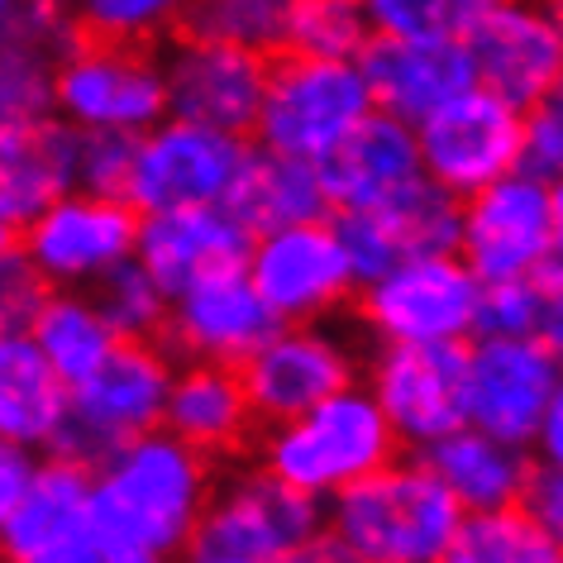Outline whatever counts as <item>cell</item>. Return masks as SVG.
<instances>
[{
	"label": "cell",
	"instance_id": "obj_20",
	"mask_svg": "<svg viewBox=\"0 0 563 563\" xmlns=\"http://www.w3.org/2000/svg\"><path fill=\"white\" fill-rule=\"evenodd\" d=\"M277 325L282 320L267 311L249 267H230V273H210L191 282V287L173 291L163 344L173 349L177 363H230V368H244Z\"/></svg>",
	"mask_w": 563,
	"mask_h": 563
},
{
	"label": "cell",
	"instance_id": "obj_7",
	"mask_svg": "<svg viewBox=\"0 0 563 563\" xmlns=\"http://www.w3.org/2000/svg\"><path fill=\"white\" fill-rule=\"evenodd\" d=\"M53 115L81 134H130L139 139L167 115L163 48L110 44L81 34L58 67Z\"/></svg>",
	"mask_w": 563,
	"mask_h": 563
},
{
	"label": "cell",
	"instance_id": "obj_10",
	"mask_svg": "<svg viewBox=\"0 0 563 563\" xmlns=\"http://www.w3.org/2000/svg\"><path fill=\"white\" fill-rule=\"evenodd\" d=\"M139 230H144V210L130 196L73 187L20 224V253L48 287L91 291L120 263L139 258Z\"/></svg>",
	"mask_w": 563,
	"mask_h": 563
},
{
	"label": "cell",
	"instance_id": "obj_3",
	"mask_svg": "<svg viewBox=\"0 0 563 563\" xmlns=\"http://www.w3.org/2000/svg\"><path fill=\"white\" fill-rule=\"evenodd\" d=\"M397 454H406V444L368 383L334 391L291 420L263 426L253 440V463H263L267 473H277L282 483L316 497L320 506H330L368 473L387 468Z\"/></svg>",
	"mask_w": 563,
	"mask_h": 563
},
{
	"label": "cell",
	"instance_id": "obj_23",
	"mask_svg": "<svg viewBox=\"0 0 563 563\" xmlns=\"http://www.w3.org/2000/svg\"><path fill=\"white\" fill-rule=\"evenodd\" d=\"M420 177H426V163H420L416 124L387 115V110H373V115L320 163L330 216L387 206V201H397L401 191H411Z\"/></svg>",
	"mask_w": 563,
	"mask_h": 563
},
{
	"label": "cell",
	"instance_id": "obj_25",
	"mask_svg": "<svg viewBox=\"0 0 563 563\" xmlns=\"http://www.w3.org/2000/svg\"><path fill=\"white\" fill-rule=\"evenodd\" d=\"M163 426L181 434L191 449H201L206 459L230 463L253 449L263 420L253 411L239 368H230V363H177Z\"/></svg>",
	"mask_w": 563,
	"mask_h": 563
},
{
	"label": "cell",
	"instance_id": "obj_27",
	"mask_svg": "<svg viewBox=\"0 0 563 563\" xmlns=\"http://www.w3.org/2000/svg\"><path fill=\"white\" fill-rule=\"evenodd\" d=\"M77 144L81 130H73L63 115L0 124V210L15 224H24L58 196L73 191Z\"/></svg>",
	"mask_w": 563,
	"mask_h": 563
},
{
	"label": "cell",
	"instance_id": "obj_38",
	"mask_svg": "<svg viewBox=\"0 0 563 563\" xmlns=\"http://www.w3.org/2000/svg\"><path fill=\"white\" fill-rule=\"evenodd\" d=\"M130 167H134V139L130 134H81L77 187L124 196V187H130Z\"/></svg>",
	"mask_w": 563,
	"mask_h": 563
},
{
	"label": "cell",
	"instance_id": "obj_4",
	"mask_svg": "<svg viewBox=\"0 0 563 563\" xmlns=\"http://www.w3.org/2000/svg\"><path fill=\"white\" fill-rule=\"evenodd\" d=\"M377 110L358 58H311L277 53L267 67L263 110L253 124V144L282 158L325 163L349 134Z\"/></svg>",
	"mask_w": 563,
	"mask_h": 563
},
{
	"label": "cell",
	"instance_id": "obj_24",
	"mask_svg": "<svg viewBox=\"0 0 563 563\" xmlns=\"http://www.w3.org/2000/svg\"><path fill=\"white\" fill-rule=\"evenodd\" d=\"M249 249H253V230L230 206L158 210V216H144V230H139V263L167 291H181L210 273L244 267Z\"/></svg>",
	"mask_w": 563,
	"mask_h": 563
},
{
	"label": "cell",
	"instance_id": "obj_21",
	"mask_svg": "<svg viewBox=\"0 0 563 563\" xmlns=\"http://www.w3.org/2000/svg\"><path fill=\"white\" fill-rule=\"evenodd\" d=\"M459 210H463L459 196H449L430 177H420L397 201L373 206V210H349V216H334V220H340V234L358 277L373 282L377 273H387V267H397L406 258H420V253H454Z\"/></svg>",
	"mask_w": 563,
	"mask_h": 563
},
{
	"label": "cell",
	"instance_id": "obj_14",
	"mask_svg": "<svg viewBox=\"0 0 563 563\" xmlns=\"http://www.w3.org/2000/svg\"><path fill=\"white\" fill-rule=\"evenodd\" d=\"M316 534H325V506L282 483L263 463H253V468H234L216 483L196 544L253 563H287Z\"/></svg>",
	"mask_w": 563,
	"mask_h": 563
},
{
	"label": "cell",
	"instance_id": "obj_44",
	"mask_svg": "<svg viewBox=\"0 0 563 563\" xmlns=\"http://www.w3.org/2000/svg\"><path fill=\"white\" fill-rule=\"evenodd\" d=\"M38 468V454L34 449H24L15 440H0V530H5L10 511L20 506L24 487H30V477Z\"/></svg>",
	"mask_w": 563,
	"mask_h": 563
},
{
	"label": "cell",
	"instance_id": "obj_42",
	"mask_svg": "<svg viewBox=\"0 0 563 563\" xmlns=\"http://www.w3.org/2000/svg\"><path fill=\"white\" fill-rule=\"evenodd\" d=\"M520 506H526V516L563 549V468L559 463H534L530 487H526V497H520Z\"/></svg>",
	"mask_w": 563,
	"mask_h": 563
},
{
	"label": "cell",
	"instance_id": "obj_50",
	"mask_svg": "<svg viewBox=\"0 0 563 563\" xmlns=\"http://www.w3.org/2000/svg\"><path fill=\"white\" fill-rule=\"evenodd\" d=\"M10 249H20V224L5 216V210H0V258H5Z\"/></svg>",
	"mask_w": 563,
	"mask_h": 563
},
{
	"label": "cell",
	"instance_id": "obj_51",
	"mask_svg": "<svg viewBox=\"0 0 563 563\" xmlns=\"http://www.w3.org/2000/svg\"><path fill=\"white\" fill-rule=\"evenodd\" d=\"M20 10H24V0H0V30H5V24L15 20Z\"/></svg>",
	"mask_w": 563,
	"mask_h": 563
},
{
	"label": "cell",
	"instance_id": "obj_36",
	"mask_svg": "<svg viewBox=\"0 0 563 563\" xmlns=\"http://www.w3.org/2000/svg\"><path fill=\"white\" fill-rule=\"evenodd\" d=\"M91 297L106 311L110 325L120 330V340H163L167 311H173V291L139 258L120 263L106 282H96Z\"/></svg>",
	"mask_w": 563,
	"mask_h": 563
},
{
	"label": "cell",
	"instance_id": "obj_48",
	"mask_svg": "<svg viewBox=\"0 0 563 563\" xmlns=\"http://www.w3.org/2000/svg\"><path fill=\"white\" fill-rule=\"evenodd\" d=\"M177 563H253V559H239V554H220V549H206V544H191Z\"/></svg>",
	"mask_w": 563,
	"mask_h": 563
},
{
	"label": "cell",
	"instance_id": "obj_43",
	"mask_svg": "<svg viewBox=\"0 0 563 563\" xmlns=\"http://www.w3.org/2000/svg\"><path fill=\"white\" fill-rule=\"evenodd\" d=\"M534 340H544L563 358V263L554 258L534 273Z\"/></svg>",
	"mask_w": 563,
	"mask_h": 563
},
{
	"label": "cell",
	"instance_id": "obj_35",
	"mask_svg": "<svg viewBox=\"0 0 563 563\" xmlns=\"http://www.w3.org/2000/svg\"><path fill=\"white\" fill-rule=\"evenodd\" d=\"M368 0H297L291 5L287 53H311V58H363L373 44Z\"/></svg>",
	"mask_w": 563,
	"mask_h": 563
},
{
	"label": "cell",
	"instance_id": "obj_34",
	"mask_svg": "<svg viewBox=\"0 0 563 563\" xmlns=\"http://www.w3.org/2000/svg\"><path fill=\"white\" fill-rule=\"evenodd\" d=\"M187 15L191 0H77L73 10L81 34L139 48H167L177 34H187Z\"/></svg>",
	"mask_w": 563,
	"mask_h": 563
},
{
	"label": "cell",
	"instance_id": "obj_8",
	"mask_svg": "<svg viewBox=\"0 0 563 563\" xmlns=\"http://www.w3.org/2000/svg\"><path fill=\"white\" fill-rule=\"evenodd\" d=\"M244 267H249L253 287H258V297L267 301V311L282 325L334 320L363 291V277L354 258H349V244L334 216L253 234Z\"/></svg>",
	"mask_w": 563,
	"mask_h": 563
},
{
	"label": "cell",
	"instance_id": "obj_6",
	"mask_svg": "<svg viewBox=\"0 0 563 563\" xmlns=\"http://www.w3.org/2000/svg\"><path fill=\"white\" fill-rule=\"evenodd\" d=\"M177 377V358L163 340H124L87 383L73 387L63 444L53 454L77 463H101L110 449L158 430L167 416V391Z\"/></svg>",
	"mask_w": 563,
	"mask_h": 563
},
{
	"label": "cell",
	"instance_id": "obj_15",
	"mask_svg": "<svg viewBox=\"0 0 563 563\" xmlns=\"http://www.w3.org/2000/svg\"><path fill=\"white\" fill-rule=\"evenodd\" d=\"M239 373L258 420L277 426L363 383V358L334 320H316V325H277Z\"/></svg>",
	"mask_w": 563,
	"mask_h": 563
},
{
	"label": "cell",
	"instance_id": "obj_49",
	"mask_svg": "<svg viewBox=\"0 0 563 563\" xmlns=\"http://www.w3.org/2000/svg\"><path fill=\"white\" fill-rule=\"evenodd\" d=\"M554 258L563 263V177H554Z\"/></svg>",
	"mask_w": 563,
	"mask_h": 563
},
{
	"label": "cell",
	"instance_id": "obj_31",
	"mask_svg": "<svg viewBox=\"0 0 563 563\" xmlns=\"http://www.w3.org/2000/svg\"><path fill=\"white\" fill-rule=\"evenodd\" d=\"M30 334L38 349L48 354V363L58 368L67 387L87 383L101 363L124 344L120 330L106 320V311L96 306L91 291H73V287H53L48 301L38 306Z\"/></svg>",
	"mask_w": 563,
	"mask_h": 563
},
{
	"label": "cell",
	"instance_id": "obj_19",
	"mask_svg": "<svg viewBox=\"0 0 563 563\" xmlns=\"http://www.w3.org/2000/svg\"><path fill=\"white\" fill-rule=\"evenodd\" d=\"M267 67H273V58H263V53L220 44V38H201V34H177L163 48L167 115L253 139L263 91H267Z\"/></svg>",
	"mask_w": 563,
	"mask_h": 563
},
{
	"label": "cell",
	"instance_id": "obj_46",
	"mask_svg": "<svg viewBox=\"0 0 563 563\" xmlns=\"http://www.w3.org/2000/svg\"><path fill=\"white\" fill-rule=\"evenodd\" d=\"M287 563H363V559L349 554V549L325 530V534H316V540L306 544V549H297V554H291Z\"/></svg>",
	"mask_w": 563,
	"mask_h": 563
},
{
	"label": "cell",
	"instance_id": "obj_13",
	"mask_svg": "<svg viewBox=\"0 0 563 563\" xmlns=\"http://www.w3.org/2000/svg\"><path fill=\"white\" fill-rule=\"evenodd\" d=\"M559 383L563 358L534 334H477L463 349L468 426H483L501 440L534 449V434L554 406Z\"/></svg>",
	"mask_w": 563,
	"mask_h": 563
},
{
	"label": "cell",
	"instance_id": "obj_26",
	"mask_svg": "<svg viewBox=\"0 0 563 563\" xmlns=\"http://www.w3.org/2000/svg\"><path fill=\"white\" fill-rule=\"evenodd\" d=\"M81 38L73 10L24 0V10L0 30V124L53 115L58 67Z\"/></svg>",
	"mask_w": 563,
	"mask_h": 563
},
{
	"label": "cell",
	"instance_id": "obj_33",
	"mask_svg": "<svg viewBox=\"0 0 563 563\" xmlns=\"http://www.w3.org/2000/svg\"><path fill=\"white\" fill-rule=\"evenodd\" d=\"M291 5L297 0H191L187 34L277 58V53H287Z\"/></svg>",
	"mask_w": 563,
	"mask_h": 563
},
{
	"label": "cell",
	"instance_id": "obj_11",
	"mask_svg": "<svg viewBox=\"0 0 563 563\" xmlns=\"http://www.w3.org/2000/svg\"><path fill=\"white\" fill-rule=\"evenodd\" d=\"M459 253L487 287L544 273L554 263V181L534 167H516L463 196Z\"/></svg>",
	"mask_w": 563,
	"mask_h": 563
},
{
	"label": "cell",
	"instance_id": "obj_16",
	"mask_svg": "<svg viewBox=\"0 0 563 563\" xmlns=\"http://www.w3.org/2000/svg\"><path fill=\"white\" fill-rule=\"evenodd\" d=\"M463 349L468 344H377L363 363V383L411 454H426L444 434L468 426Z\"/></svg>",
	"mask_w": 563,
	"mask_h": 563
},
{
	"label": "cell",
	"instance_id": "obj_47",
	"mask_svg": "<svg viewBox=\"0 0 563 563\" xmlns=\"http://www.w3.org/2000/svg\"><path fill=\"white\" fill-rule=\"evenodd\" d=\"M87 563H177V559H163V554H153V549H134L120 540H101L87 554Z\"/></svg>",
	"mask_w": 563,
	"mask_h": 563
},
{
	"label": "cell",
	"instance_id": "obj_28",
	"mask_svg": "<svg viewBox=\"0 0 563 563\" xmlns=\"http://www.w3.org/2000/svg\"><path fill=\"white\" fill-rule=\"evenodd\" d=\"M73 387L58 377L30 330H0V440H15L34 454L63 444Z\"/></svg>",
	"mask_w": 563,
	"mask_h": 563
},
{
	"label": "cell",
	"instance_id": "obj_52",
	"mask_svg": "<svg viewBox=\"0 0 563 563\" xmlns=\"http://www.w3.org/2000/svg\"><path fill=\"white\" fill-rule=\"evenodd\" d=\"M44 5H58V10H77V0H44Z\"/></svg>",
	"mask_w": 563,
	"mask_h": 563
},
{
	"label": "cell",
	"instance_id": "obj_29",
	"mask_svg": "<svg viewBox=\"0 0 563 563\" xmlns=\"http://www.w3.org/2000/svg\"><path fill=\"white\" fill-rule=\"evenodd\" d=\"M426 459L468 516L520 506L534 463H540L530 444L501 440V434H492L483 426H459L454 434H444L440 444H430Z\"/></svg>",
	"mask_w": 563,
	"mask_h": 563
},
{
	"label": "cell",
	"instance_id": "obj_53",
	"mask_svg": "<svg viewBox=\"0 0 563 563\" xmlns=\"http://www.w3.org/2000/svg\"><path fill=\"white\" fill-rule=\"evenodd\" d=\"M554 10H559V24H563V0H554Z\"/></svg>",
	"mask_w": 563,
	"mask_h": 563
},
{
	"label": "cell",
	"instance_id": "obj_22",
	"mask_svg": "<svg viewBox=\"0 0 563 563\" xmlns=\"http://www.w3.org/2000/svg\"><path fill=\"white\" fill-rule=\"evenodd\" d=\"M363 73L377 96V110L397 115L406 124L430 120L440 106L477 87L473 53L463 38H397V34H373L363 48Z\"/></svg>",
	"mask_w": 563,
	"mask_h": 563
},
{
	"label": "cell",
	"instance_id": "obj_40",
	"mask_svg": "<svg viewBox=\"0 0 563 563\" xmlns=\"http://www.w3.org/2000/svg\"><path fill=\"white\" fill-rule=\"evenodd\" d=\"M526 167L549 181L563 177V81L526 110Z\"/></svg>",
	"mask_w": 563,
	"mask_h": 563
},
{
	"label": "cell",
	"instance_id": "obj_41",
	"mask_svg": "<svg viewBox=\"0 0 563 563\" xmlns=\"http://www.w3.org/2000/svg\"><path fill=\"white\" fill-rule=\"evenodd\" d=\"M483 334H534V277L492 282L483 297Z\"/></svg>",
	"mask_w": 563,
	"mask_h": 563
},
{
	"label": "cell",
	"instance_id": "obj_5",
	"mask_svg": "<svg viewBox=\"0 0 563 563\" xmlns=\"http://www.w3.org/2000/svg\"><path fill=\"white\" fill-rule=\"evenodd\" d=\"M487 282L463 253H420L358 291V325L373 344H468L483 334Z\"/></svg>",
	"mask_w": 563,
	"mask_h": 563
},
{
	"label": "cell",
	"instance_id": "obj_17",
	"mask_svg": "<svg viewBox=\"0 0 563 563\" xmlns=\"http://www.w3.org/2000/svg\"><path fill=\"white\" fill-rule=\"evenodd\" d=\"M101 540L91 463L48 454L0 530V563H87Z\"/></svg>",
	"mask_w": 563,
	"mask_h": 563
},
{
	"label": "cell",
	"instance_id": "obj_1",
	"mask_svg": "<svg viewBox=\"0 0 563 563\" xmlns=\"http://www.w3.org/2000/svg\"><path fill=\"white\" fill-rule=\"evenodd\" d=\"M216 468V459H206L167 426L110 449L101 463H91L101 534L153 549L163 559H181L206 526L220 483Z\"/></svg>",
	"mask_w": 563,
	"mask_h": 563
},
{
	"label": "cell",
	"instance_id": "obj_54",
	"mask_svg": "<svg viewBox=\"0 0 563 563\" xmlns=\"http://www.w3.org/2000/svg\"><path fill=\"white\" fill-rule=\"evenodd\" d=\"M559 563H563V559H559Z\"/></svg>",
	"mask_w": 563,
	"mask_h": 563
},
{
	"label": "cell",
	"instance_id": "obj_32",
	"mask_svg": "<svg viewBox=\"0 0 563 563\" xmlns=\"http://www.w3.org/2000/svg\"><path fill=\"white\" fill-rule=\"evenodd\" d=\"M563 549L526 516V506L463 516V526L440 563H559Z\"/></svg>",
	"mask_w": 563,
	"mask_h": 563
},
{
	"label": "cell",
	"instance_id": "obj_18",
	"mask_svg": "<svg viewBox=\"0 0 563 563\" xmlns=\"http://www.w3.org/2000/svg\"><path fill=\"white\" fill-rule=\"evenodd\" d=\"M477 87L530 110L563 81V24L554 0H492L463 38Z\"/></svg>",
	"mask_w": 563,
	"mask_h": 563
},
{
	"label": "cell",
	"instance_id": "obj_37",
	"mask_svg": "<svg viewBox=\"0 0 563 563\" xmlns=\"http://www.w3.org/2000/svg\"><path fill=\"white\" fill-rule=\"evenodd\" d=\"M492 0H368L377 34L397 38H468Z\"/></svg>",
	"mask_w": 563,
	"mask_h": 563
},
{
	"label": "cell",
	"instance_id": "obj_9",
	"mask_svg": "<svg viewBox=\"0 0 563 563\" xmlns=\"http://www.w3.org/2000/svg\"><path fill=\"white\" fill-rule=\"evenodd\" d=\"M249 158H253L249 134L163 115L153 130L134 139V167L124 196L144 216L191 210V206H230Z\"/></svg>",
	"mask_w": 563,
	"mask_h": 563
},
{
	"label": "cell",
	"instance_id": "obj_45",
	"mask_svg": "<svg viewBox=\"0 0 563 563\" xmlns=\"http://www.w3.org/2000/svg\"><path fill=\"white\" fill-rule=\"evenodd\" d=\"M534 459H540V463H559V468H563V383L554 391V406H549L540 434H534Z\"/></svg>",
	"mask_w": 563,
	"mask_h": 563
},
{
	"label": "cell",
	"instance_id": "obj_12",
	"mask_svg": "<svg viewBox=\"0 0 563 563\" xmlns=\"http://www.w3.org/2000/svg\"><path fill=\"white\" fill-rule=\"evenodd\" d=\"M416 139L426 177L459 201L526 167V110L487 87H468L420 120Z\"/></svg>",
	"mask_w": 563,
	"mask_h": 563
},
{
	"label": "cell",
	"instance_id": "obj_39",
	"mask_svg": "<svg viewBox=\"0 0 563 563\" xmlns=\"http://www.w3.org/2000/svg\"><path fill=\"white\" fill-rule=\"evenodd\" d=\"M48 291L53 287L38 277V267L20 249H10L0 258V330H30Z\"/></svg>",
	"mask_w": 563,
	"mask_h": 563
},
{
	"label": "cell",
	"instance_id": "obj_2",
	"mask_svg": "<svg viewBox=\"0 0 563 563\" xmlns=\"http://www.w3.org/2000/svg\"><path fill=\"white\" fill-rule=\"evenodd\" d=\"M463 516L430 459L406 449L325 506V530L363 563H440Z\"/></svg>",
	"mask_w": 563,
	"mask_h": 563
},
{
	"label": "cell",
	"instance_id": "obj_30",
	"mask_svg": "<svg viewBox=\"0 0 563 563\" xmlns=\"http://www.w3.org/2000/svg\"><path fill=\"white\" fill-rule=\"evenodd\" d=\"M230 210L249 224L253 234L282 230V224H301L330 216V196L320 181V163L301 158H282L253 144V158L239 177V187L230 196Z\"/></svg>",
	"mask_w": 563,
	"mask_h": 563
}]
</instances>
